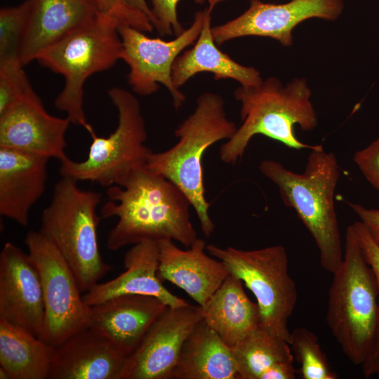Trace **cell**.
Listing matches in <instances>:
<instances>
[{"instance_id": "6da1fadb", "label": "cell", "mask_w": 379, "mask_h": 379, "mask_svg": "<svg viewBox=\"0 0 379 379\" xmlns=\"http://www.w3.org/2000/svg\"><path fill=\"white\" fill-rule=\"evenodd\" d=\"M107 194L100 216L118 218L107 239L111 251L145 240L167 239L189 248L197 239L188 198L146 165L131 171L119 185L108 187Z\"/></svg>"}, {"instance_id": "7a4b0ae2", "label": "cell", "mask_w": 379, "mask_h": 379, "mask_svg": "<svg viewBox=\"0 0 379 379\" xmlns=\"http://www.w3.org/2000/svg\"><path fill=\"white\" fill-rule=\"evenodd\" d=\"M259 169L277 186L284 205L295 211L312 235L322 268L334 273L342 263L344 253L334 203L340 177L335 155L318 145L310 149L301 173L271 159L262 161Z\"/></svg>"}, {"instance_id": "3957f363", "label": "cell", "mask_w": 379, "mask_h": 379, "mask_svg": "<svg viewBox=\"0 0 379 379\" xmlns=\"http://www.w3.org/2000/svg\"><path fill=\"white\" fill-rule=\"evenodd\" d=\"M311 90L304 78H295L283 86L275 77H270L256 87L240 86L234 91L241 103V125L220 149V158L225 164H234L241 159L251 140L263 135L295 149L316 148L298 139L294 127L314 130L317 117L310 100Z\"/></svg>"}, {"instance_id": "277c9868", "label": "cell", "mask_w": 379, "mask_h": 379, "mask_svg": "<svg viewBox=\"0 0 379 379\" xmlns=\"http://www.w3.org/2000/svg\"><path fill=\"white\" fill-rule=\"evenodd\" d=\"M333 275L326 321L344 354L361 366L379 329V288L353 224L346 229L343 259Z\"/></svg>"}, {"instance_id": "5b68a950", "label": "cell", "mask_w": 379, "mask_h": 379, "mask_svg": "<svg viewBox=\"0 0 379 379\" xmlns=\"http://www.w3.org/2000/svg\"><path fill=\"white\" fill-rule=\"evenodd\" d=\"M237 129L236 124L227 117L224 99L204 92L197 99L194 111L175 129L178 142L166 151L152 152L147 159L150 171L172 182L186 195L206 237L213 234L214 223L208 214L211 203L205 197L202 157L209 147L230 139Z\"/></svg>"}, {"instance_id": "8992f818", "label": "cell", "mask_w": 379, "mask_h": 379, "mask_svg": "<svg viewBox=\"0 0 379 379\" xmlns=\"http://www.w3.org/2000/svg\"><path fill=\"white\" fill-rule=\"evenodd\" d=\"M119 24L99 12L93 21L46 48L36 60L64 77L55 107L66 113L71 124L83 126L89 133L94 130L84 113V84L92 74L110 69L121 60Z\"/></svg>"}, {"instance_id": "52a82bcc", "label": "cell", "mask_w": 379, "mask_h": 379, "mask_svg": "<svg viewBox=\"0 0 379 379\" xmlns=\"http://www.w3.org/2000/svg\"><path fill=\"white\" fill-rule=\"evenodd\" d=\"M77 182L62 177L55 184L39 232L59 251L84 293L112 267L103 261L98 241L96 208L101 194L81 190Z\"/></svg>"}, {"instance_id": "ba28073f", "label": "cell", "mask_w": 379, "mask_h": 379, "mask_svg": "<svg viewBox=\"0 0 379 379\" xmlns=\"http://www.w3.org/2000/svg\"><path fill=\"white\" fill-rule=\"evenodd\" d=\"M107 95L118 111L117 128L107 138L97 136L94 131L89 133L92 143L86 159L74 161L67 158L61 161L62 177L110 187L146 165L152 152L145 145L147 131L138 100L117 86L109 88Z\"/></svg>"}, {"instance_id": "9c48e42d", "label": "cell", "mask_w": 379, "mask_h": 379, "mask_svg": "<svg viewBox=\"0 0 379 379\" xmlns=\"http://www.w3.org/2000/svg\"><path fill=\"white\" fill-rule=\"evenodd\" d=\"M206 248L253 293L260 311V326L289 343L288 322L297 303L298 291L288 272L286 248L274 245L242 250L213 244Z\"/></svg>"}, {"instance_id": "30bf717a", "label": "cell", "mask_w": 379, "mask_h": 379, "mask_svg": "<svg viewBox=\"0 0 379 379\" xmlns=\"http://www.w3.org/2000/svg\"><path fill=\"white\" fill-rule=\"evenodd\" d=\"M25 242L42 282L45 319L41 338L56 347L91 326V307L72 270L48 239L31 230Z\"/></svg>"}, {"instance_id": "8fae6325", "label": "cell", "mask_w": 379, "mask_h": 379, "mask_svg": "<svg viewBox=\"0 0 379 379\" xmlns=\"http://www.w3.org/2000/svg\"><path fill=\"white\" fill-rule=\"evenodd\" d=\"M206 9L197 11L190 27L171 41L150 38L134 27L119 24L122 43L121 60L129 67L128 83L133 91L142 96L152 95L164 86L175 109L181 107L186 97L173 83L172 66L184 49L194 44L203 27Z\"/></svg>"}, {"instance_id": "7c38bea8", "label": "cell", "mask_w": 379, "mask_h": 379, "mask_svg": "<svg viewBox=\"0 0 379 379\" xmlns=\"http://www.w3.org/2000/svg\"><path fill=\"white\" fill-rule=\"evenodd\" d=\"M343 0H291L284 4L250 0L248 9L238 17L212 27L217 45L242 36L272 38L284 46L293 45V31L311 18L335 20L343 13Z\"/></svg>"}, {"instance_id": "4fadbf2b", "label": "cell", "mask_w": 379, "mask_h": 379, "mask_svg": "<svg viewBox=\"0 0 379 379\" xmlns=\"http://www.w3.org/2000/svg\"><path fill=\"white\" fill-rule=\"evenodd\" d=\"M203 319L199 305L167 306L127 357L121 379H171L185 340Z\"/></svg>"}, {"instance_id": "5bb4252c", "label": "cell", "mask_w": 379, "mask_h": 379, "mask_svg": "<svg viewBox=\"0 0 379 379\" xmlns=\"http://www.w3.org/2000/svg\"><path fill=\"white\" fill-rule=\"evenodd\" d=\"M44 319L39 272L29 253L6 242L0 253V319L41 338Z\"/></svg>"}, {"instance_id": "9a60e30c", "label": "cell", "mask_w": 379, "mask_h": 379, "mask_svg": "<svg viewBox=\"0 0 379 379\" xmlns=\"http://www.w3.org/2000/svg\"><path fill=\"white\" fill-rule=\"evenodd\" d=\"M71 122L50 114L32 89L0 114V147L10 148L61 161L65 134Z\"/></svg>"}, {"instance_id": "2e32d148", "label": "cell", "mask_w": 379, "mask_h": 379, "mask_svg": "<svg viewBox=\"0 0 379 379\" xmlns=\"http://www.w3.org/2000/svg\"><path fill=\"white\" fill-rule=\"evenodd\" d=\"M126 358L105 333L89 326L55 347L48 379H121Z\"/></svg>"}, {"instance_id": "e0dca14e", "label": "cell", "mask_w": 379, "mask_h": 379, "mask_svg": "<svg viewBox=\"0 0 379 379\" xmlns=\"http://www.w3.org/2000/svg\"><path fill=\"white\" fill-rule=\"evenodd\" d=\"M159 244L157 275L182 289L203 306L230 274L225 264L208 255L203 239H197L187 249L179 248L172 239Z\"/></svg>"}, {"instance_id": "ac0fdd59", "label": "cell", "mask_w": 379, "mask_h": 379, "mask_svg": "<svg viewBox=\"0 0 379 379\" xmlns=\"http://www.w3.org/2000/svg\"><path fill=\"white\" fill-rule=\"evenodd\" d=\"M124 264L123 273L108 281L97 283L83 294L86 305L91 307L124 295L155 296L171 307L189 305L169 291L157 275L158 241L145 240L133 244L125 254Z\"/></svg>"}, {"instance_id": "d6986e66", "label": "cell", "mask_w": 379, "mask_h": 379, "mask_svg": "<svg viewBox=\"0 0 379 379\" xmlns=\"http://www.w3.org/2000/svg\"><path fill=\"white\" fill-rule=\"evenodd\" d=\"M167 306L152 295L117 296L91 307V326L105 333L128 357Z\"/></svg>"}, {"instance_id": "ffe728a7", "label": "cell", "mask_w": 379, "mask_h": 379, "mask_svg": "<svg viewBox=\"0 0 379 379\" xmlns=\"http://www.w3.org/2000/svg\"><path fill=\"white\" fill-rule=\"evenodd\" d=\"M49 158L0 147V214L27 226L31 208L43 194Z\"/></svg>"}, {"instance_id": "44dd1931", "label": "cell", "mask_w": 379, "mask_h": 379, "mask_svg": "<svg viewBox=\"0 0 379 379\" xmlns=\"http://www.w3.org/2000/svg\"><path fill=\"white\" fill-rule=\"evenodd\" d=\"M98 13L88 0H31L20 62L25 66L36 60L44 50L93 21Z\"/></svg>"}, {"instance_id": "7402d4cb", "label": "cell", "mask_w": 379, "mask_h": 379, "mask_svg": "<svg viewBox=\"0 0 379 379\" xmlns=\"http://www.w3.org/2000/svg\"><path fill=\"white\" fill-rule=\"evenodd\" d=\"M211 13L207 8L194 46L180 54L173 64L171 77L175 86L179 88L199 72H211L215 80L232 79L244 87L259 86L263 80L258 69L237 62L217 47L211 31Z\"/></svg>"}, {"instance_id": "603a6c76", "label": "cell", "mask_w": 379, "mask_h": 379, "mask_svg": "<svg viewBox=\"0 0 379 379\" xmlns=\"http://www.w3.org/2000/svg\"><path fill=\"white\" fill-rule=\"evenodd\" d=\"M201 307L204 320L231 348L260 326L257 302L248 297L243 281L231 274Z\"/></svg>"}, {"instance_id": "cb8c5ba5", "label": "cell", "mask_w": 379, "mask_h": 379, "mask_svg": "<svg viewBox=\"0 0 379 379\" xmlns=\"http://www.w3.org/2000/svg\"><path fill=\"white\" fill-rule=\"evenodd\" d=\"M171 379H240L232 349L203 319L185 340Z\"/></svg>"}, {"instance_id": "d4e9b609", "label": "cell", "mask_w": 379, "mask_h": 379, "mask_svg": "<svg viewBox=\"0 0 379 379\" xmlns=\"http://www.w3.org/2000/svg\"><path fill=\"white\" fill-rule=\"evenodd\" d=\"M55 347L0 319V367L10 379H48Z\"/></svg>"}, {"instance_id": "484cf974", "label": "cell", "mask_w": 379, "mask_h": 379, "mask_svg": "<svg viewBox=\"0 0 379 379\" xmlns=\"http://www.w3.org/2000/svg\"><path fill=\"white\" fill-rule=\"evenodd\" d=\"M232 349L240 379H260L275 363L294 359L290 344L260 326Z\"/></svg>"}, {"instance_id": "4316f807", "label": "cell", "mask_w": 379, "mask_h": 379, "mask_svg": "<svg viewBox=\"0 0 379 379\" xmlns=\"http://www.w3.org/2000/svg\"><path fill=\"white\" fill-rule=\"evenodd\" d=\"M290 346L300 368L302 379H337L317 336L310 330L300 327L291 332Z\"/></svg>"}, {"instance_id": "83f0119b", "label": "cell", "mask_w": 379, "mask_h": 379, "mask_svg": "<svg viewBox=\"0 0 379 379\" xmlns=\"http://www.w3.org/2000/svg\"><path fill=\"white\" fill-rule=\"evenodd\" d=\"M31 8V0L0 10V61L18 59Z\"/></svg>"}, {"instance_id": "f1b7e54d", "label": "cell", "mask_w": 379, "mask_h": 379, "mask_svg": "<svg viewBox=\"0 0 379 379\" xmlns=\"http://www.w3.org/2000/svg\"><path fill=\"white\" fill-rule=\"evenodd\" d=\"M18 59L0 61V114L32 90Z\"/></svg>"}, {"instance_id": "f546056e", "label": "cell", "mask_w": 379, "mask_h": 379, "mask_svg": "<svg viewBox=\"0 0 379 379\" xmlns=\"http://www.w3.org/2000/svg\"><path fill=\"white\" fill-rule=\"evenodd\" d=\"M96 9L107 14L121 25L134 27L143 32H152L154 26L149 18L126 0H88Z\"/></svg>"}, {"instance_id": "4dcf8cb0", "label": "cell", "mask_w": 379, "mask_h": 379, "mask_svg": "<svg viewBox=\"0 0 379 379\" xmlns=\"http://www.w3.org/2000/svg\"><path fill=\"white\" fill-rule=\"evenodd\" d=\"M180 0H151L152 11L157 20L155 29L160 35H180L185 29L179 22L177 6ZM202 4L205 0H194Z\"/></svg>"}, {"instance_id": "1f68e13d", "label": "cell", "mask_w": 379, "mask_h": 379, "mask_svg": "<svg viewBox=\"0 0 379 379\" xmlns=\"http://www.w3.org/2000/svg\"><path fill=\"white\" fill-rule=\"evenodd\" d=\"M353 161L366 179L379 192V138L357 151Z\"/></svg>"}, {"instance_id": "d6a6232c", "label": "cell", "mask_w": 379, "mask_h": 379, "mask_svg": "<svg viewBox=\"0 0 379 379\" xmlns=\"http://www.w3.org/2000/svg\"><path fill=\"white\" fill-rule=\"evenodd\" d=\"M353 225L365 259L375 274L379 288V246L373 240L360 221L355 222Z\"/></svg>"}, {"instance_id": "836d02e7", "label": "cell", "mask_w": 379, "mask_h": 379, "mask_svg": "<svg viewBox=\"0 0 379 379\" xmlns=\"http://www.w3.org/2000/svg\"><path fill=\"white\" fill-rule=\"evenodd\" d=\"M373 240L379 246V208H368L359 204L349 203Z\"/></svg>"}, {"instance_id": "e575fe53", "label": "cell", "mask_w": 379, "mask_h": 379, "mask_svg": "<svg viewBox=\"0 0 379 379\" xmlns=\"http://www.w3.org/2000/svg\"><path fill=\"white\" fill-rule=\"evenodd\" d=\"M297 372L293 366V360H285L272 365L261 375L260 379H295Z\"/></svg>"}, {"instance_id": "d590c367", "label": "cell", "mask_w": 379, "mask_h": 379, "mask_svg": "<svg viewBox=\"0 0 379 379\" xmlns=\"http://www.w3.org/2000/svg\"><path fill=\"white\" fill-rule=\"evenodd\" d=\"M361 367L365 378L379 376V329L373 346Z\"/></svg>"}, {"instance_id": "8d00e7d4", "label": "cell", "mask_w": 379, "mask_h": 379, "mask_svg": "<svg viewBox=\"0 0 379 379\" xmlns=\"http://www.w3.org/2000/svg\"><path fill=\"white\" fill-rule=\"evenodd\" d=\"M128 4L144 13L150 20L154 27L157 26V20L152 9L147 5L146 0H126Z\"/></svg>"}, {"instance_id": "74e56055", "label": "cell", "mask_w": 379, "mask_h": 379, "mask_svg": "<svg viewBox=\"0 0 379 379\" xmlns=\"http://www.w3.org/2000/svg\"><path fill=\"white\" fill-rule=\"evenodd\" d=\"M225 1H227V0H208V8L211 11H212L215 6H217L220 3L223 2Z\"/></svg>"}, {"instance_id": "f35d334b", "label": "cell", "mask_w": 379, "mask_h": 379, "mask_svg": "<svg viewBox=\"0 0 379 379\" xmlns=\"http://www.w3.org/2000/svg\"><path fill=\"white\" fill-rule=\"evenodd\" d=\"M0 378L1 379H10L8 373L6 370L0 367Z\"/></svg>"}]
</instances>
